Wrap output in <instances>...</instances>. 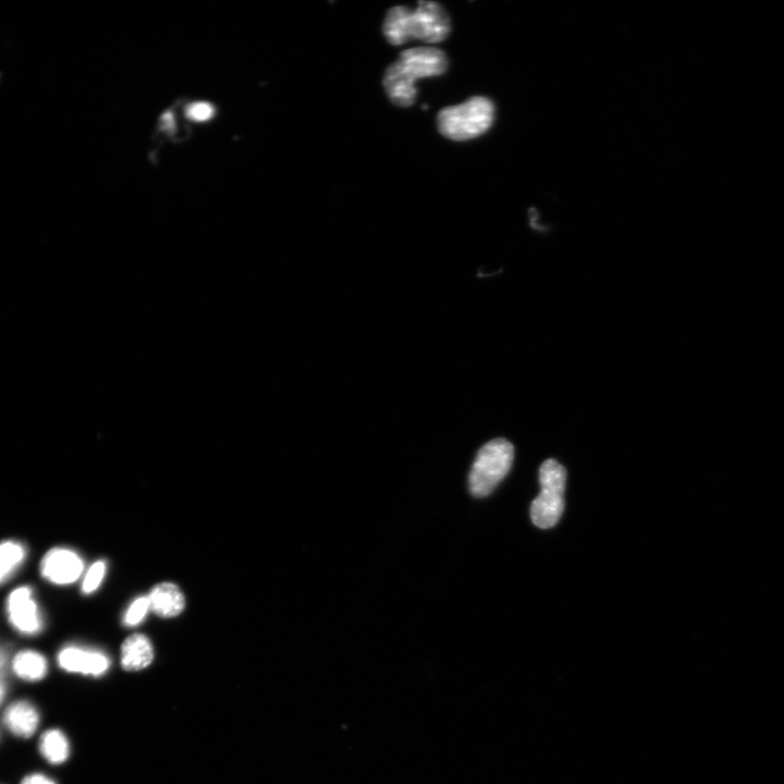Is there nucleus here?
Here are the masks:
<instances>
[{
	"label": "nucleus",
	"instance_id": "nucleus-15",
	"mask_svg": "<svg viewBox=\"0 0 784 784\" xmlns=\"http://www.w3.org/2000/svg\"><path fill=\"white\" fill-rule=\"evenodd\" d=\"M106 573V565L104 561H97L94 565L90 568L87 575H85L83 584H82V591L85 594H90L97 590L100 587L101 583L104 580Z\"/></svg>",
	"mask_w": 784,
	"mask_h": 784
},
{
	"label": "nucleus",
	"instance_id": "nucleus-6",
	"mask_svg": "<svg viewBox=\"0 0 784 784\" xmlns=\"http://www.w3.org/2000/svg\"><path fill=\"white\" fill-rule=\"evenodd\" d=\"M7 611L12 627L20 633L34 635L42 631L41 611L29 586H20L9 595Z\"/></svg>",
	"mask_w": 784,
	"mask_h": 784
},
{
	"label": "nucleus",
	"instance_id": "nucleus-9",
	"mask_svg": "<svg viewBox=\"0 0 784 784\" xmlns=\"http://www.w3.org/2000/svg\"><path fill=\"white\" fill-rule=\"evenodd\" d=\"M150 609L161 618H175L186 608V598L174 583L156 585L149 596Z\"/></svg>",
	"mask_w": 784,
	"mask_h": 784
},
{
	"label": "nucleus",
	"instance_id": "nucleus-4",
	"mask_svg": "<svg viewBox=\"0 0 784 784\" xmlns=\"http://www.w3.org/2000/svg\"><path fill=\"white\" fill-rule=\"evenodd\" d=\"M514 449L504 438L489 441L477 453L470 477V492L475 497H486L494 492L511 470Z\"/></svg>",
	"mask_w": 784,
	"mask_h": 784
},
{
	"label": "nucleus",
	"instance_id": "nucleus-20",
	"mask_svg": "<svg viewBox=\"0 0 784 784\" xmlns=\"http://www.w3.org/2000/svg\"><path fill=\"white\" fill-rule=\"evenodd\" d=\"M7 657L4 652L0 651V670L6 665Z\"/></svg>",
	"mask_w": 784,
	"mask_h": 784
},
{
	"label": "nucleus",
	"instance_id": "nucleus-18",
	"mask_svg": "<svg viewBox=\"0 0 784 784\" xmlns=\"http://www.w3.org/2000/svg\"><path fill=\"white\" fill-rule=\"evenodd\" d=\"M21 784H56L52 779L47 778L44 775H30L23 779Z\"/></svg>",
	"mask_w": 784,
	"mask_h": 784
},
{
	"label": "nucleus",
	"instance_id": "nucleus-16",
	"mask_svg": "<svg viewBox=\"0 0 784 784\" xmlns=\"http://www.w3.org/2000/svg\"><path fill=\"white\" fill-rule=\"evenodd\" d=\"M149 610H151L149 597L138 598L127 611L125 616L126 626H138L144 620Z\"/></svg>",
	"mask_w": 784,
	"mask_h": 784
},
{
	"label": "nucleus",
	"instance_id": "nucleus-11",
	"mask_svg": "<svg viewBox=\"0 0 784 784\" xmlns=\"http://www.w3.org/2000/svg\"><path fill=\"white\" fill-rule=\"evenodd\" d=\"M154 648L149 639L142 634H134L122 644L121 665L127 671H140L152 664Z\"/></svg>",
	"mask_w": 784,
	"mask_h": 784
},
{
	"label": "nucleus",
	"instance_id": "nucleus-17",
	"mask_svg": "<svg viewBox=\"0 0 784 784\" xmlns=\"http://www.w3.org/2000/svg\"><path fill=\"white\" fill-rule=\"evenodd\" d=\"M188 116L195 121H206L214 115V108L211 104L198 103L188 108Z\"/></svg>",
	"mask_w": 784,
	"mask_h": 784
},
{
	"label": "nucleus",
	"instance_id": "nucleus-3",
	"mask_svg": "<svg viewBox=\"0 0 784 784\" xmlns=\"http://www.w3.org/2000/svg\"><path fill=\"white\" fill-rule=\"evenodd\" d=\"M495 106L487 97L475 96L467 102L441 109L437 126L443 136L452 141L479 138L493 126Z\"/></svg>",
	"mask_w": 784,
	"mask_h": 784
},
{
	"label": "nucleus",
	"instance_id": "nucleus-10",
	"mask_svg": "<svg viewBox=\"0 0 784 784\" xmlns=\"http://www.w3.org/2000/svg\"><path fill=\"white\" fill-rule=\"evenodd\" d=\"M7 729L19 738L28 739L38 730L40 714L38 709L27 701L12 703L4 714Z\"/></svg>",
	"mask_w": 784,
	"mask_h": 784
},
{
	"label": "nucleus",
	"instance_id": "nucleus-12",
	"mask_svg": "<svg viewBox=\"0 0 784 784\" xmlns=\"http://www.w3.org/2000/svg\"><path fill=\"white\" fill-rule=\"evenodd\" d=\"M16 675L26 681H40L47 673V661L43 655L34 651H23L12 660Z\"/></svg>",
	"mask_w": 784,
	"mask_h": 784
},
{
	"label": "nucleus",
	"instance_id": "nucleus-2",
	"mask_svg": "<svg viewBox=\"0 0 784 784\" xmlns=\"http://www.w3.org/2000/svg\"><path fill=\"white\" fill-rule=\"evenodd\" d=\"M383 31L386 40L395 46L414 40L437 44L447 40L451 22L440 4L420 2L415 9L404 6L389 9Z\"/></svg>",
	"mask_w": 784,
	"mask_h": 784
},
{
	"label": "nucleus",
	"instance_id": "nucleus-7",
	"mask_svg": "<svg viewBox=\"0 0 784 784\" xmlns=\"http://www.w3.org/2000/svg\"><path fill=\"white\" fill-rule=\"evenodd\" d=\"M81 557L70 549L54 548L42 560L41 573L48 582L56 585L75 583L83 572Z\"/></svg>",
	"mask_w": 784,
	"mask_h": 784
},
{
	"label": "nucleus",
	"instance_id": "nucleus-5",
	"mask_svg": "<svg viewBox=\"0 0 784 784\" xmlns=\"http://www.w3.org/2000/svg\"><path fill=\"white\" fill-rule=\"evenodd\" d=\"M567 472L562 465L554 460L545 461L539 469V483L542 492L532 502L531 518L537 528L548 530L554 528L565 510V490Z\"/></svg>",
	"mask_w": 784,
	"mask_h": 784
},
{
	"label": "nucleus",
	"instance_id": "nucleus-14",
	"mask_svg": "<svg viewBox=\"0 0 784 784\" xmlns=\"http://www.w3.org/2000/svg\"><path fill=\"white\" fill-rule=\"evenodd\" d=\"M26 559V548L20 543H0V584L6 582Z\"/></svg>",
	"mask_w": 784,
	"mask_h": 784
},
{
	"label": "nucleus",
	"instance_id": "nucleus-1",
	"mask_svg": "<svg viewBox=\"0 0 784 784\" xmlns=\"http://www.w3.org/2000/svg\"><path fill=\"white\" fill-rule=\"evenodd\" d=\"M448 70L445 52L436 47H415L404 51L386 70L384 88L391 103L410 107L418 90L416 81L443 76Z\"/></svg>",
	"mask_w": 784,
	"mask_h": 784
},
{
	"label": "nucleus",
	"instance_id": "nucleus-8",
	"mask_svg": "<svg viewBox=\"0 0 784 784\" xmlns=\"http://www.w3.org/2000/svg\"><path fill=\"white\" fill-rule=\"evenodd\" d=\"M58 663L68 672L94 677L104 675L110 666L108 657L103 653L76 646L64 648L58 655Z\"/></svg>",
	"mask_w": 784,
	"mask_h": 784
},
{
	"label": "nucleus",
	"instance_id": "nucleus-13",
	"mask_svg": "<svg viewBox=\"0 0 784 784\" xmlns=\"http://www.w3.org/2000/svg\"><path fill=\"white\" fill-rule=\"evenodd\" d=\"M40 751L46 761L53 765L65 763L70 754L66 735L59 730L46 731L40 741Z\"/></svg>",
	"mask_w": 784,
	"mask_h": 784
},
{
	"label": "nucleus",
	"instance_id": "nucleus-19",
	"mask_svg": "<svg viewBox=\"0 0 784 784\" xmlns=\"http://www.w3.org/2000/svg\"><path fill=\"white\" fill-rule=\"evenodd\" d=\"M5 692H6L5 684L3 683L2 679H0V703H2V701L4 700Z\"/></svg>",
	"mask_w": 784,
	"mask_h": 784
}]
</instances>
